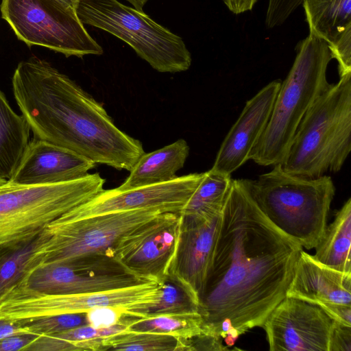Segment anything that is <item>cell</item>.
<instances>
[{
  "label": "cell",
  "mask_w": 351,
  "mask_h": 351,
  "mask_svg": "<svg viewBox=\"0 0 351 351\" xmlns=\"http://www.w3.org/2000/svg\"><path fill=\"white\" fill-rule=\"evenodd\" d=\"M309 34L331 44L351 27V0H303Z\"/></svg>",
  "instance_id": "24"
},
{
  "label": "cell",
  "mask_w": 351,
  "mask_h": 351,
  "mask_svg": "<svg viewBox=\"0 0 351 351\" xmlns=\"http://www.w3.org/2000/svg\"><path fill=\"white\" fill-rule=\"evenodd\" d=\"M332 59L324 40L308 34L300 42L293 64L281 82L267 127L252 148L250 160L261 166L282 163L303 117L331 85L326 71Z\"/></svg>",
  "instance_id": "5"
},
{
  "label": "cell",
  "mask_w": 351,
  "mask_h": 351,
  "mask_svg": "<svg viewBox=\"0 0 351 351\" xmlns=\"http://www.w3.org/2000/svg\"><path fill=\"white\" fill-rule=\"evenodd\" d=\"M333 322L319 305L286 296L263 327L271 351H329Z\"/></svg>",
  "instance_id": "14"
},
{
  "label": "cell",
  "mask_w": 351,
  "mask_h": 351,
  "mask_svg": "<svg viewBox=\"0 0 351 351\" xmlns=\"http://www.w3.org/2000/svg\"><path fill=\"white\" fill-rule=\"evenodd\" d=\"M179 339L171 335L127 330L102 338L100 351H179Z\"/></svg>",
  "instance_id": "27"
},
{
  "label": "cell",
  "mask_w": 351,
  "mask_h": 351,
  "mask_svg": "<svg viewBox=\"0 0 351 351\" xmlns=\"http://www.w3.org/2000/svg\"><path fill=\"white\" fill-rule=\"evenodd\" d=\"M98 173L49 184H21L0 177V243L40 230L104 189Z\"/></svg>",
  "instance_id": "7"
},
{
  "label": "cell",
  "mask_w": 351,
  "mask_h": 351,
  "mask_svg": "<svg viewBox=\"0 0 351 351\" xmlns=\"http://www.w3.org/2000/svg\"><path fill=\"white\" fill-rule=\"evenodd\" d=\"M281 82L271 81L246 101L224 138L210 170L231 176L250 160L252 148L267 127Z\"/></svg>",
  "instance_id": "15"
},
{
  "label": "cell",
  "mask_w": 351,
  "mask_h": 351,
  "mask_svg": "<svg viewBox=\"0 0 351 351\" xmlns=\"http://www.w3.org/2000/svg\"><path fill=\"white\" fill-rule=\"evenodd\" d=\"M162 213L158 209H137L104 213L46 226L51 237L42 249L43 263H64L95 254L112 255L122 237Z\"/></svg>",
  "instance_id": "9"
},
{
  "label": "cell",
  "mask_w": 351,
  "mask_h": 351,
  "mask_svg": "<svg viewBox=\"0 0 351 351\" xmlns=\"http://www.w3.org/2000/svg\"><path fill=\"white\" fill-rule=\"evenodd\" d=\"M89 324L95 327H106L119 322L123 317L120 309L104 307L87 312Z\"/></svg>",
  "instance_id": "32"
},
{
  "label": "cell",
  "mask_w": 351,
  "mask_h": 351,
  "mask_svg": "<svg viewBox=\"0 0 351 351\" xmlns=\"http://www.w3.org/2000/svg\"><path fill=\"white\" fill-rule=\"evenodd\" d=\"M179 351L193 350H228L222 343V338L218 335L202 332L187 339H179Z\"/></svg>",
  "instance_id": "31"
},
{
  "label": "cell",
  "mask_w": 351,
  "mask_h": 351,
  "mask_svg": "<svg viewBox=\"0 0 351 351\" xmlns=\"http://www.w3.org/2000/svg\"><path fill=\"white\" fill-rule=\"evenodd\" d=\"M134 8L138 10H143V6L149 0H127Z\"/></svg>",
  "instance_id": "38"
},
{
  "label": "cell",
  "mask_w": 351,
  "mask_h": 351,
  "mask_svg": "<svg viewBox=\"0 0 351 351\" xmlns=\"http://www.w3.org/2000/svg\"><path fill=\"white\" fill-rule=\"evenodd\" d=\"M160 287V283L149 281L102 292L47 295L16 285L0 298V319L21 321L104 307L121 311L127 306L155 300Z\"/></svg>",
  "instance_id": "10"
},
{
  "label": "cell",
  "mask_w": 351,
  "mask_h": 351,
  "mask_svg": "<svg viewBox=\"0 0 351 351\" xmlns=\"http://www.w3.org/2000/svg\"><path fill=\"white\" fill-rule=\"evenodd\" d=\"M75 11L83 24L122 40L159 72H182L191 66V55L182 38L143 10L118 0H79Z\"/></svg>",
  "instance_id": "6"
},
{
  "label": "cell",
  "mask_w": 351,
  "mask_h": 351,
  "mask_svg": "<svg viewBox=\"0 0 351 351\" xmlns=\"http://www.w3.org/2000/svg\"><path fill=\"white\" fill-rule=\"evenodd\" d=\"M351 199L337 212L315 247L313 258L323 265L343 273H351Z\"/></svg>",
  "instance_id": "21"
},
{
  "label": "cell",
  "mask_w": 351,
  "mask_h": 351,
  "mask_svg": "<svg viewBox=\"0 0 351 351\" xmlns=\"http://www.w3.org/2000/svg\"><path fill=\"white\" fill-rule=\"evenodd\" d=\"M51 234L47 227L0 243V298L22 282L29 273L43 263L42 249Z\"/></svg>",
  "instance_id": "19"
},
{
  "label": "cell",
  "mask_w": 351,
  "mask_h": 351,
  "mask_svg": "<svg viewBox=\"0 0 351 351\" xmlns=\"http://www.w3.org/2000/svg\"><path fill=\"white\" fill-rule=\"evenodd\" d=\"M0 9L17 38L28 46L45 47L66 57L104 52L75 9L62 0H1Z\"/></svg>",
  "instance_id": "8"
},
{
  "label": "cell",
  "mask_w": 351,
  "mask_h": 351,
  "mask_svg": "<svg viewBox=\"0 0 351 351\" xmlns=\"http://www.w3.org/2000/svg\"><path fill=\"white\" fill-rule=\"evenodd\" d=\"M221 215L207 219L181 215L178 245L168 274L198 299L210 263Z\"/></svg>",
  "instance_id": "16"
},
{
  "label": "cell",
  "mask_w": 351,
  "mask_h": 351,
  "mask_svg": "<svg viewBox=\"0 0 351 351\" xmlns=\"http://www.w3.org/2000/svg\"><path fill=\"white\" fill-rule=\"evenodd\" d=\"M128 330L148 332L187 339L203 330V319L199 313L161 315L129 319Z\"/></svg>",
  "instance_id": "26"
},
{
  "label": "cell",
  "mask_w": 351,
  "mask_h": 351,
  "mask_svg": "<svg viewBox=\"0 0 351 351\" xmlns=\"http://www.w3.org/2000/svg\"><path fill=\"white\" fill-rule=\"evenodd\" d=\"M351 350V326L334 320L329 342V351Z\"/></svg>",
  "instance_id": "33"
},
{
  "label": "cell",
  "mask_w": 351,
  "mask_h": 351,
  "mask_svg": "<svg viewBox=\"0 0 351 351\" xmlns=\"http://www.w3.org/2000/svg\"><path fill=\"white\" fill-rule=\"evenodd\" d=\"M12 85L34 138L119 170L131 171L145 153L142 143L119 129L101 104L47 61L20 62Z\"/></svg>",
  "instance_id": "2"
},
{
  "label": "cell",
  "mask_w": 351,
  "mask_h": 351,
  "mask_svg": "<svg viewBox=\"0 0 351 351\" xmlns=\"http://www.w3.org/2000/svg\"><path fill=\"white\" fill-rule=\"evenodd\" d=\"M303 0H269L265 17L268 28L281 25L302 3Z\"/></svg>",
  "instance_id": "30"
},
{
  "label": "cell",
  "mask_w": 351,
  "mask_h": 351,
  "mask_svg": "<svg viewBox=\"0 0 351 351\" xmlns=\"http://www.w3.org/2000/svg\"><path fill=\"white\" fill-rule=\"evenodd\" d=\"M319 305L335 321L351 326V306L326 302Z\"/></svg>",
  "instance_id": "35"
},
{
  "label": "cell",
  "mask_w": 351,
  "mask_h": 351,
  "mask_svg": "<svg viewBox=\"0 0 351 351\" xmlns=\"http://www.w3.org/2000/svg\"><path fill=\"white\" fill-rule=\"evenodd\" d=\"M204 175V172L190 173L165 182L126 190L103 189L88 201L56 220L68 221L137 209H158L162 213L180 214Z\"/></svg>",
  "instance_id": "13"
},
{
  "label": "cell",
  "mask_w": 351,
  "mask_h": 351,
  "mask_svg": "<svg viewBox=\"0 0 351 351\" xmlns=\"http://www.w3.org/2000/svg\"><path fill=\"white\" fill-rule=\"evenodd\" d=\"M231 176L208 170L183 208L186 217L211 218L221 214L232 185Z\"/></svg>",
  "instance_id": "25"
},
{
  "label": "cell",
  "mask_w": 351,
  "mask_h": 351,
  "mask_svg": "<svg viewBox=\"0 0 351 351\" xmlns=\"http://www.w3.org/2000/svg\"><path fill=\"white\" fill-rule=\"evenodd\" d=\"M181 215L162 213L121 239L112 255L138 279L161 283L176 251Z\"/></svg>",
  "instance_id": "12"
},
{
  "label": "cell",
  "mask_w": 351,
  "mask_h": 351,
  "mask_svg": "<svg viewBox=\"0 0 351 351\" xmlns=\"http://www.w3.org/2000/svg\"><path fill=\"white\" fill-rule=\"evenodd\" d=\"M302 250L261 212L241 179H232L199 295L204 332L219 336L232 325L241 335L263 327L286 297Z\"/></svg>",
  "instance_id": "1"
},
{
  "label": "cell",
  "mask_w": 351,
  "mask_h": 351,
  "mask_svg": "<svg viewBox=\"0 0 351 351\" xmlns=\"http://www.w3.org/2000/svg\"><path fill=\"white\" fill-rule=\"evenodd\" d=\"M123 315L134 318L161 315L199 313L197 296L170 275L160 283L157 298L150 302L135 304L121 309Z\"/></svg>",
  "instance_id": "23"
},
{
  "label": "cell",
  "mask_w": 351,
  "mask_h": 351,
  "mask_svg": "<svg viewBox=\"0 0 351 351\" xmlns=\"http://www.w3.org/2000/svg\"><path fill=\"white\" fill-rule=\"evenodd\" d=\"M30 128L0 90V177L10 179L29 142Z\"/></svg>",
  "instance_id": "22"
},
{
  "label": "cell",
  "mask_w": 351,
  "mask_h": 351,
  "mask_svg": "<svg viewBox=\"0 0 351 351\" xmlns=\"http://www.w3.org/2000/svg\"><path fill=\"white\" fill-rule=\"evenodd\" d=\"M29 332L19 322L0 319V339L20 333Z\"/></svg>",
  "instance_id": "37"
},
{
  "label": "cell",
  "mask_w": 351,
  "mask_h": 351,
  "mask_svg": "<svg viewBox=\"0 0 351 351\" xmlns=\"http://www.w3.org/2000/svg\"><path fill=\"white\" fill-rule=\"evenodd\" d=\"M38 335L31 333H20L0 339V351H24Z\"/></svg>",
  "instance_id": "34"
},
{
  "label": "cell",
  "mask_w": 351,
  "mask_h": 351,
  "mask_svg": "<svg viewBox=\"0 0 351 351\" xmlns=\"http://www.w3.org/2000/svg\"><path fill=\"white\" fill-rule=\"evenodd\" d=\"M189 154V146L179 139L159 149L144 153L119 189L126 190L171 180L182 169Z\"/></svg>",
  "instance_id": "20"
},
{
  "label": "cell",
  "mask_w": 351,
  "mask_h": 351,
  "mask_svg": "<svg viewBox=\"0 0 351 351\" xmlns=\"http://www.w3.org/2000/svg\"><path fill=\"white\" fill-rule=\"evenodd\" d=\"M27 331L37 335H52L78 326L90 325L87 312L47 315L14 321Z\"/></svg>",
  "instance_id": "28"
},
{
  "label": "cell",
  "mask_w": 351,
  "mask_h": 351,
  "mask_svg": "<svg viewBox=\"0 0 351 351\" xmlns=\"http://www.w3.org/2000/svg\"><path fill=\"white\" fill-rule=\"evenodd\" d=\"M257 1L258 0H223L228 9L235 14L252 10Z\"/></svg>",
  "instance_id": "36"
},
{
  "label": "cell",
  "mask_w": 351,
  "mask_h": 351,
  "mask_svg": "<svg viewBox=\"0 0 351 351\" xmlns=\"http://www.w3.org/2000/svg\"><path fill=\"white\" fill-rule=\"evenodd\" d=\"M332 58L338 62L339 77L351 74V27L328 45Z\"/></svg>",
  "instance_id": "29"
},
{
  "label": "cell",
  "mask_w": 351,
  "mask_h": 351,
  "mask_svg": "<svg viewBox=\"0 0 351 351\" xmlns=\"http://www.w3.org/2000/svg\"><path fill=\"white\" fill-rule=\"evenodd\" d=\"M62 1L67 3L68 4H69L72 7H73L75 9V7L79 1V0H62Z\"/></svg>",
  "instance_id": "39"
},
{
  "label": "cell",
  "mask_w": 351,
  "mask_h": 351,
  "mask_svg": "<svg viewBox=\"0 0 351 351\" xmlns=\"http://www.w3.org/2000/svg\"><path fill=\"white\" fill-rule=\"evenodd\" d=\"M95 164L69 149L34 138L9 180L30 185L68 182L87 176Z\"/></svg>",
  "instance_id": "17"
},
{
  "label": "cell",
  "mask_w": 351,
  "mask_h": 351,
  "mask_svg": "<svg viewBox=\"0 0 351 351\" xmlns=\"http://www.w3.org/2000/svg\"><path fill=\"white\" fill-rule=\"evenodd\" d=\"M286 296L311 303L351 306V273L328 267L301 251Z\"/></svg>",
  "instance_id": "18"
},
{
  "label": "cell",
  "mask_w": 351,
  "mask_h": 351,
  "mask_svg": "<svg viewBox=\"0 0 351 351\" xmlns=\"http://www.w3.org/2000/svg\"><path fill=\"white\" fill-rule=\"evenodd\" d=\"M351 151V74L339 77L299 123L280 163L287 173L315 178L339 171Z\"/></svg>",
  "instance_id": "4"
},
{
  "label": "cell",
  "mask_w": 351,
  "mask_h": 351,
  "mask_svg": "<svg viewBox=\"0 0 351 351\" xmlns=\"http://www.w3.org/2000/svg\"><path fill=\"white\" fill-rule=\"evenodd\" d=\"M143 282L114 256L95 254L63 264L42 263L17 285L47 295H67L107 291Z\"/></svg>",
  "instance_id": "11"
},
{
  "label": "cell",
  "mask_w": 351,
  "mask_h": 351,
  "mask_svg": "<svg viewBox=\"0 0 351 351\" xmlns=\"http://www.w3.org/2000/svg\"><path fill=\"white\" fill-rule=\"evenodd\" d=\"M258 176L241 179L261 212L302 247L315 248L325 228L335 186L324 175L307 178L286 172L280 164Z\"/></svg>",
  "instance_id": "3"
}]
</instances>
